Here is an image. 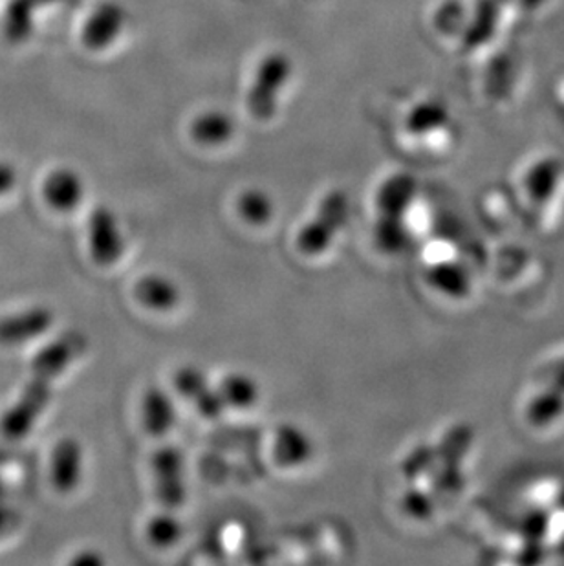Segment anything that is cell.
I'll return each mask as SVG.
<instances>
[{"instance_id": "obj_1", "label": "cell", "mask_w": 564, "mask_h": 566, "mask_svg": "<svg viewBox=\"0 0 564 566\" xmlns=\"http://www.w3.org/2000/svg\"><path fill=\"white\" fill-rule=\"evenodd\" d=\"M348 219L351 200L345 191L334 189L323 197L314 219L301 226L295 239L299 252L306 256H321L328 252L341 231L345 230Z\"/></svg>"}, {"instance_id": "obj_2", "label": "cell", "mask_w": 564, "mask_h": 566, "mask_svg": "<svg viewBox=\"0 0 564 566\" xmlns=\"http://www.w3.org/2000/svg\"><path fill=\"white\" fill-rule=\"evenodd\" d=\"M292 61L281 52H272L257 66L255 75L248 92V111L259 122L275 116L279 97L292 77Z\"/></svg>"}, {"instance_id": "obj_3", "label": "cell", "mask_w": 564, "mask_h": 566, "mask_svg": "<svg viewBox=\"0 0 564 566\" xmlns=\"http://www.w3.org/2000/svg\"><path fill=\"white\" fill-rule=\"evenodd\" d=\"M156 499L161 506L178 510L187 501L186 454L176 446H164L150 459Z\"/></svg>"}, {"instance_id": "obj_4", "label": "cell", "mask_w": 564, "mask_h": 566, "mask_svg": "<svg viewBox=\"0 0 564 566\" xmlns=\"http://www.w3.org/2000/svg\"><path fill=\"white\" fill-rule=\"evenodd\" d=\"M50 398H52L50 379L39 378V376L32 378V381L22 390L15 406L4 412V417L0 420V433L10 440L24 439L38 423L44 409L49 407Z\"/></svg>"}, {"instance_id": "obj_5", "label": "cell", "mask_w": 564, "mask_h": 566, "mask_svg": "<svg viewBox=\"0 0 564 566\" xmlns=\"http://www.w3.org/2000/svg\"><path fill=\"white\" fill-rule=\"evenodd\" d=\"M173 389L176 395L189 401L206 420H219L228 409L220 398L217 385L198 365H181L173 376Z\"/></svg>"}, {"instance_id": "obj_6", "label": "cell", "mask_w": 564, "mask_h": 566, "mask_svg": "<svg viewBox=\"0 0 564 566\" xmlns=\"http://www.w3.org/2000/svg\"><path fill=\"white\" fill-rule=\"evenodd\" d=\"M88 250L97 266H114L125 253V237L113 209L97 208L88 219Z\"/></svg>"}, {"instance_id": "obj_7", "label": "cell", "mask_w": 564, "mask_h": 566, "mask_svg": "<svg viewBox=\"0 0 564 566\" xmlns=\"http://www.w3.org/2000/svg\"><path fill=\"white\" fill-rule=\"evenodd\" d=\"M315 443L312 434L297 423L284 422L275 429L272 457L282 470H299L314 459Z\"/></svg>"}, {"instance_id": "obj_8", "label": "cell", "mask_w": 564, "mask_h": 566, "mask_svg": "<svg viewBox=\"0 0 564 566\" xmlns=\"http://www.w3.org/2000/svg\"><path fill=\"white\" fill-rule=\"evenodd\" d=\"M139 415H142L145 433L155 439H164L176 428V422H178L175 396L160 385H150L142 396Z\"/></svg>"}, {"instance_id": "obj_9", "label": "cell", "mask_w": 564, "mask_h": 566, "mask_svg": "<svg viewBox=\"0 0 564 566\" xmlns=\"http://www.w3.org/2000/svg\"><path fill=\"white\" fill-rule=\"evenodd\" d=\"M86 339L80 332H69L50 343L33 358L32 373L39 378L54 379L85 353Z\"/></svg>"}, {"instance_id": "obj_10", "label": "cell", "mask_w": 564, "mask_h": 566, "mask_svg": "<svg viewBox=\"0 0 564 566\" xmlns=\"http://www.w3.org/2000/svg\"><path fill=\"white\" fill-rule=\"evenodd\" d=\"M427 284L448 300H466L473 292V273L458 259H438L426 270Z\"/></svg>"}, {"instance_id": "obj_11", "label": "cell", "mask_w": 564, "mask_h": 566, "mask_svg": "<svg viewBox=\"0 0 564 566\" xmlns=\"http://www.w3.org/2000/svg\"><path fill=\"white\" fill-rule=\"evenodd\" d=\"M134 297L145 311L169 314L180 306L181 290L167 273H147L134 286Z\"/></svg>"}, {"instance_id": "obj_12", "label": "cell", "mask_w": 564, "mask_h": 566, "mask_svg": "<svg viewBox=\"0 0 564 566\" xmlns=\"http://www.w3.org/2000/svg\"><path fill=\"white\" fill-rule=\"evenodd\" d=\"M54 325V312L46 306H33L0 319V345L11 347L43 336Z\"/></svg>"}, {"instance_id": "obj_13", "label": "cell", "mask_w": 564, "mask_h": 566, "mask_svg": "<svg viewBox=\"0 0 564 566\" xmlns=\"http://www.w3.org/2000/svg\"><path fill=\"white\" fill-rule=\"evenodd\" d=\"M418 197V184L409 172H395L385 178L376 191V209L378 214L407 217Z\"/></svg>"}, {"instance_id": "obj_14", "label": "cell", "mask_w": 564, "mask_h": 566, "mask_svg": "<svg viewBox=\"0 0 564 566\" xmlns=\"http://www.w3.org/2000/svg\"><path fill=\"white\" fill-rule=\"evenodd\" d=\"M85 470V453L75 439H63L52 454V482L61 493L74 492Z\"/></svg>"}, {"instance_id": "obj_15", "label": "cell", "mask_w": 564, "mask_h": 566, "mask_svg": "<svg viewBox=\"0 0 564 566\" xmlns=\"http://www.w3.org/2000/svg\"><path fill=\"white\" fill-rule=\"evenodd\" d=\"M217 389L228 411H251L259 406L262 398L259 379L244 370H231L222 376L217 384Z\"/></svg>"}, {"instance_id": "obj_16", "label": "cell", "mask_w": 564, "mask_h": 566, "mask_svg": "<svg viewBox=\"0 0 564 566\" xmlns=\"http://www.w3.org/2000/svg\"><path fill=\"white\" fill-rule=\"evenodd\" d=\"M189 133L195 144L217 149L229 144V139L233 138L234 124L231 116L222 111H206L192 119Z\"/></svg>"}, {"instance_id": "obj_17", "label": "cell", "mask_w": 564, "mask_h": 566, "mask_svg": "<svg viewBox=\"0 0 564 566\" xmlns=\"http://www.w3.org/2000/svg\"><path fill=\"white\" fill-rule=\"evenodd\" d=\"M85 197V186L80 175L70 169L54 172L44 184V198L58 211H72Z\"/></svg>"}, {"instance_id": "obj_18", "label": "cell", "mask_w": 564, "mask_h": 566, "mask_svg": "<svg viewBox=\"0 0 564 566\" xmlns=\"http://www.w3.org/2000/svg\"><path fill=\"white\" fill-rule=\"evenodd\" d=\"M412 231L407 224V217L378 214L374 224V242L387 255H398L410 247Z\"/></svg>"}, {"instance_id": "obj_19", "label": "cell", "mask_w": 564, "mask_h": 566, "mask_svg": "<svg viewBox=\"0 0 564 566\" xmlns=\"http://www.w3.org/2000/svg\"><path fill=\"white\" fill-rule=\"evenodd\" d=\"M237 213L246 224L262 228L270 224L275 217V202L272 195L261 188H250L237 198Z\"/></svg>"}, {"instance_id": "obj_20", "label": "cell", "mask_w": 564, "mask_h": 566, "mask_svg": "<svg viewBox=\"0 0 564 566\" xmlns=\"http://www.w3.org/2000/svg\"><path fill=\"white\" fill-rule=\"evenodd\" d=\"M184 535L180 518L176 517L175 510L166 507L164 512L155 513L145 524V539L155 548H173L178 545Z\"/></svg>"}, {"instance_id": "obj_21", "label": "cell", "mask_w": 564, "mask_h": 566, "mask_svg": "<svg viewBox=\"0 0 564 566\" xmlns=\"http://www.w3.org/2000/svg\"><path fill=\"white\" fill-rule=\"evenodd\" d=\"M399 504L409 517L416 518V521H426L437 512V495L432 493V490L410 486L409 490H405Z\"/></svg>"}, {"instance_id": "obj_22", "label": "cell", "mask_w": 564, "mask_h": 566, "mask_svg": "<svg viewBox=\"0 0 564 566\" xmlns=\"http://www.w3.org/2000/svg\"><path fill=\"white\" fill-rule=\"evenodd\" d=\"M94 22H96L97 27H94V32L91 30V38L94 41H100V43H107L122 30L123 13L119 11V8L105 6V8L100 10Z\"/></svg>"}, {"instance_id": "obj_23", "label": "cell", "mask_w": 564, "mask_h": 566, "mask_svg": "<svg viewBox=\"0 0 564 566\" xmlns=\"http://www.w3.org/2000/svg\"><path fill=\"white\" fill-rule=\"evenodd\" d=\"M437 460V449L427 448V446L416 448L415 451L405 459V476H409L410 481H412V479L418 481L420 476L427 475V473H432V465H435Z\"/></svg>"}, {"instance_id": "obj_24", "label": "cell", "mask_w": 564, "mask_h": 566, "mask_svg": "<svg viewBox=\"0 0 564 566\" xmlns=\"http://www.w3.org/2000/svg\"><path fill=\"white\" fill-rule=\"evenodd\" d=\"M13 182H15V175H13L10 167L0 166V195L10 191Z\"/></svg>"}, {"instance_id": "obj_25", "label": "cell", "mask_w": 564, "mask_h": 566, "mask_svg": "<svg viewBox=\"0 0 564 566\" xmlns=\"http://www.w3.org/2000/svg\"><path fill=\"white\" fill-rule=\"evenodd\" d=\"M74 565H102L103 559L100 556H96V554H92V552H85V554H81V556L75 557Z\"/></svg>"}, {"instance_id": "obj_26", "label": "cell", "mask_w": 564, "mask_h": 566, "mask_svg": "<svg viewBox=\"0 0 564 566\" xmlns=\"http://www.w3.org/2000/svg\"><path fill=\"white\" fill-rule=\"evenodd\" d=\"M8 523H10V512L6 507H0V532L6 528Z\"/></svg>"}]
</instances>
